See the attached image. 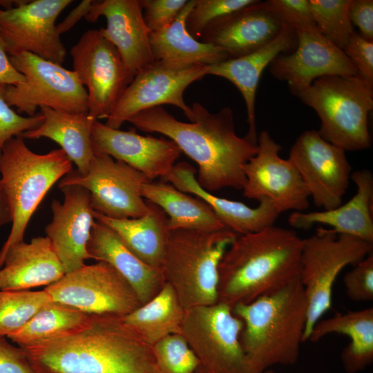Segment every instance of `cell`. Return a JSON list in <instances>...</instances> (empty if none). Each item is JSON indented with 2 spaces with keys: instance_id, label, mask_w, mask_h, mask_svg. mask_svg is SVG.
<instances>
[{
  "instance_id": "18",
  "label": "cell",
  "mask_w": 373,
  "mask_h": 373,
  "mask_svg": "<svg viewBox=\"0 0 373 373\" xmlns=\"http://www.w3.org/2000/svg\"><path fill=\"white\" fill-rule=\"evenodd\" d=\"M294 30L297 45L294 52L278 55L269 65L271 75L285 82L292 94L297 96L323 76L357 75L344 52L327 40L316 27Z\"/></svg>"
},
{
  "instance_id": "3",
  "label": "cell",
  "mask_w": 373,
  "mask_h": 373,
  "mask_svg": "<svg viewBox=\"0 0 373 373\" xmlns=\"http://www.w3.org/2000/svg\"><path fill=\"white\" fill-rule=\"evenodd\" d=\"M303 242L296 231L274 225L238 235L218 266V302L247 304L299 278Z\"/></svg>"
},
{
  "instance_id": "10",
  "label": "cell",
  "mask_w": 373,
  "mask_h": 373,
  "mask_svg": "<svg viewBox=\"0 0 373 373\" xmlns=\"http://www.w3.org/2000/svg\"><path fill=\"white\" fill-rule=\"evenodd\" d=\"M243 322L218 302L185 309L181 334L207 373H251L240 343Z\"/></svg>"
},
{
  "instance_id": "26",
  "label": "cell",
  "mask_w": 373,
  "mask_h": 373,
  "mask_svg": "<svg viewBox=\"0 0 373 373\" xmlns=\"http://www.w3.org/2000/svg\"><path fill=\"white\" fill-rule=\"evenodd\" d=\"M65 274L49 238L38 236L30 242H19L8 250L0 268V289L22 291L47 287Z\"/></svg>"
},
{
  "instance_id": "8",
  "label": "cell",
  "mask_w": 373,
  "mask_h": 373,
  "mask_svg": "<svg viewBox=\"0 0 373 373\" xmlns=\"http://www.w3.org/2000/svg\"><path fill=\"white\" fill-rule=\"evenodd\" d=\"M373 242L354 236L337 234L322 227L303 239L300 281L307 300L304 342L316 323L332 305L335 280L343 268L356 265L372 252Z\"/></svg>"
},
{
  "instance_id": "38",
  "label": "cell",
  "mask_w": 373,
  "mask_h": 373,
  "mask_svg": "<svg viewBox=\"0 0 373 373\" xmlns=\"http://www.w3.org/2000/svg\"><path fill=\"white\" fill-rule=\"evenodd\" d=\"M256 0H195V5L186 19V28L195 39L199 40L202 32L216 20Z\"/></svg>"
},
{
  "instance_id": "14",
  "label": "cell",
  "mask_w": 373,
  "mask_h": 373,
  "mask_svg": "<svg viewBox=\"0 0 373 373\" xmlns=\"http://www.w3.org/2000/svg\"><path fill=\"white\" fill-rule=\"evenodd\" d=\"M205 75L204 66L155 60L134 77L105 124L118 129L140 112L162 104L177 106L192 122L193 111L185 103L183 94L191 84Z\"/></svg>"
},
{
  "instance_id": "43",
  "label": "cell",
  "mask_w": 373,
  "mask_h": 373,
  "mask_svg": "<svg viewBox=\"0 0 373 373\" xmlns=\"http://www.w3.org/2000/svg\"><path fill=\"white\" fill-rule=\"evenodd\" d=\"M343 51L355 67L357 75L373 84V41L354 31Z\"/></svg>"
},
{
  "instance_id": "50",
  "label": "cell",
  "mask_w": 373,
  "mask_h": 373,
  "mask_svg": "<svg viewBox=\"0 0 373 373\" xmlns=\"http://www.w3.org/2000/svg\"><path fill=\"white\" fill-rule=\"evenodd\" d=\"M264 373H276V372L271 369H268Z\"/></svg>"
},
{
  "instance_id": "25",
  "label": "cell",
  "mask_w": 373,
  "mask_h": 373,
  "mask_svg": "<svg viewBox=\"0 0 373 373\" xmlns=\"http://www.w3.org/2000/svg\"><path fill=\"white\" fill-rule=\"evenodd\" d=\"M350 179L356 193L346 203L336 208L304 213L294 211L288 218L295 229H308L314 224H325L337 234L356 237L373 242V175L368 169L355 171Z\"/></svg>"
},
{
  "instance_id": "24",
  "label": "cell",
  "mask_w": 373,
  "mask_h": 373,
  "mask_svg": "<svg viewBox=\"0 0 373 373\" xmlns=\"http://www.w3.org/2000/svg\"><path fill=\"white\" fill-rule=\"evenodd\" d=\"M297 45L294 28L284 25L277 37L258 50L237 58L206 66L207 75L223 77L240 92L246 105L249 129L245 135L257 145L255 100L257 87L263 70L282 52H290Z\"/></svg>"
},
{
  "instance_id": "34",
  "label": "cell",
  "mask_w": 373,
  "mask_h": 373,
  "mask_svg": "<svg viewBox=\"0 0 373 373\" xmlns=\"http://www.w3.org/2000/svg\"><path fill=\"white\" fill-rule=\"evenodd\" d=\"M91 318L92 314L51 300L8 338L25 347L73 334L85 327Z\"/></svg>"
},
{
  "instance_id": "30",
  "label": "cell",
  "mask_w": 373,
  "mask_h": 373,
  "mask_svg": "<svg viewBox=\"0 0 373 373\" xmlns=\"http://www.w3.org/2000/svg\"><path fill=\"white\" fill-rule=\"evenodd\" d=\"M350 338L341 358L347 373L365 370L373 361V308L368 307L320 319L314 326L309 341L316 343L330 334Z\"/></svg>"
},
{
  "instance_id": "35",
  "label": "cell",
  "mask_w": 373,
  "mask_h": 373,
  "mask_svg": "<svg viewBox=\"0 0 373 373\" xmlns=\"http://www.w3.org/2000/svg\"><path fill=\"white\" fill-rule=\"evenodd\" d=\"M51 300L44 290L0 289V336L8 337L19 329Z\"/></svg>"
},
{
  "instance_id": "4",
  "label": "cell",
  "mask_w": 373,
  "mask_h": 373,
  "mask_svg": "<svg viewBox=\"0 0 373 373\" xmlns=\"http://www.w3.org/2000/svg\"><path fill=\"white\" fill-rule=\"evenodd\" d=\"M307 308L300 278L275 292L231 307L243 322L240 339L251 373L297 362Z\"/></svg>"
},
{
  "instance_id": "47",
  "label": "cell",
  "mask_w": 373,
  "mask_h": 373,
  "mask_svg": "<svg viewBox=\"0 0 373 373\" xmlns=\"http://www.w3.org/2000/svg\"><path fill=\"white\" fill-rule=\"evenodd\" d=\"M93 1L84 0L73 9L65 19L59 23L57 24V30L61 35L70 30L82 18L88 13Z\"/></svg>"
},
{
  "instance_id": "33",
  "label": "cell",
  "mask_w": 373,
  "mask_h": 373,
  "mask_svg": "<svg viewBox=\"0 0 373 373\" xmlns=\"http://www.w3.org/2000/svg\"><path fill=\"white\" fill-rule=\"evenodd\" d=\"M184 312L175 291L166 283L157 295L122 319L153 346L167 336L181 333Z\"/></svg>"
},
{
  "instance_id": "17",
  "label": "cell",
  "mask_w": 373,
  "mask_h": 373,
  "mask_svg": "<svg viewBox=\"0 0 373 373\" xmlns=\"http://www.w3.org/2000/svg\"><path fill=\"white\" fill-rule=\"evenodd\" d=\"M288 159L316 207L329 210L343 203L352 170L345 151L325 141L317 130H307L296 139Z\"/></svg>"
},
{
  "instance_id": "51",
  "label": "cell",
  "mask_w": 373,
  "mask_h": 373,
  "mask_svg": "<svg viewBox=\"0 0 373 373\" xmlns=\"http://www.w3.org/2000/svg\"><path fill=\"white\" fill-rule=\"evenodd\" d=\"M0 10H1V9H0Z\"/></svg>"
},
{
  "instance_id": "20",
  "label": "cell",
  "mask_w": 373,
  "mask_h": 373,
  "mask_svg": "<svg viewBox=\"0 0 373 373\" xmlns=\"http://www.w3.org/2000/svg\"><path fill=\"white\" fill-rule=\"evenodd\" d=\"M59 188L64 200H52V218L46 226L45 232L65 273H68L82 267L85 260L90 259L87 245L95 219L86 189L79 185Z\"/></svg>"
},
{
  "instance_id": "46",
  "label": "cell",
  "mask_w": 373,
  "mask_h": 373,
  "mask_svg": "<svg viewBox=\"0 0 373 373\" xmlns=\"http://www.w3.org/2000/svg\"><path fill=\"white\" fill-rule=\"evenodd\" d=\"M25 82V77L12 65L8 56L6 43L0 34V86H18Z\"/></svg>"
},
{
  "instance_id": "9",
  "label": "cell",
  "mask_w": 373,
  "mask_h": 373,
  "mask_svg": "<svg viewBox=\"0 0 373 373\" xmlns=\"http://www.w3.org/2000/svg\"><path fill=\"white\" fill-rule=\"evenodd\" d=\"M15 68L25 77L18 86H7L5 99L19 114L35 115L38 108L88 113V95L76 73L34 54L21 52L10 55Z\"/></svg>"
},
{
  "instance_id": "1",
  "label": "cell",
  "mask_w": 373,
  "mask_h": 373,
  "mask_svg": "<svg viewBox=\"0 0 373 373\" xmlns=\"http://www.w3.org/2000/svg\"><path fill=\"white\" fill-rule=\"evenodd\" d=\"M191 108L192 122L179 121L162 106L144 110L128 122L140 131L160 133L173 141L197 164L196 180L207 191L242 190L245 165L256 153L257 145L236 134L231 108L211 113L195 102Z\"/></svg>"
},
{
  "instance_id": "22",
  "label": "cell",
  "mask_w": 373,
  "mask_h": 373,
  "mask_svg": "<svg viewBox=\"0 0 373 373\" xmlns=\"http://www.w3.org/2000/svg\"><path fill=\"white\" fill-rule=\"evenodd\" d=\"M283 26L266 1L256 0L209 24L199 40L237 58L269 44Z\"/></svg>"
},
{
  "instance_id": "19",
  "label": "cell",
  "mask_w": 373,
  "mask_h": 373,
  "mask_svg": "<svg viewBox=\"0 0 373 373\" xmlns=\"http://www.w3.org/2000/svg\"><path fill=\"white\" fill-rule=\"evenodd\" d=\"M91 143L94 153L106 154L122 162L150 180L165 177L182 153L170 139L142 135L135 128H113L99 120L93 123Z\"/></svg>"
},
{
  "instance_id": "2",
  "label": "cell",
  "mask_w": 373,
  "mask_h": 373,
  "mask_svg": "<svg viewBox=\"0 0 373 373\" xmlns=\"http://www.w3.org/2000/svg\"><path fill=\"white\" fill-rule=\"evenodd\" d=\"M21 348L38 373H157L153 347L114 315L92 314L73 334Z\"/></svg>"
},
{
  "instance_id": "16",
  "label": "cell",
  "mask_w": 373,
  "mask_h": 373,
  "mask_svg": "<svg viewBox=\"0 0 373 373\" xmlns=\"http://www.w3.org/2000/svg\"><path fill=\"white\" fill-rule=\"evenodd\" d=\"M73 1H23L0 10V34L10 55L27 52L57 64L64 61L66 50L56 20Z\"/></svg>"
},
{
  "instance_id": "29",
  "label": "cell",
  "mask_w": 373,
  "mask_h": 373,
  "mask_svg": "<svg viewBox=\"0 0 373 373\" xmlns=\"http://www.w3.org/2000/svg\"><path fill=\"white\" fill-rule=\"evenodd\" d=\"M146 200L148 211L137 218L112 219L95 211L94 217L112 229L140 260L161 269L170 232L169 218L160 207Z\"/></svg>"
},
{
  "instance_id": "32",
  "label": "cell",
  "mask_w": 373,
  "mask_h": 373,
  "mask_svg": "<svg viewBox=\"0 0 373 373\" xmlns=\"http://www.w3.org/2000/svg\"><path fill=\"white\" fill-rule=\"evenodd\" d=\"M142 195L165 212L170 231L191 229L211 231L227 229L204 200L180 191L169 182L149 181L143 185Z\"/></svg>"
},
{
  "instance_id": "52",
  "label": "cell",
  "mask_w": 373,
  "mask_h": 373,
  "mask_svg": "<svg viewBox=\"0 0 373 373\" xmlns=\"http://www.w3.org/2000/svg\"><path fill=\"white\" fill-rule=\"evenodd\" d=\"M38 373V372H37Z\"/></svg>"
},
{
  "instance_id": "49",
  "label": "cell",
  "mask_w": 373,
  "mask_h": 373,
  "mask_svg": "<svg viewBox=\"0 0 373 373\" xmlns=\"http://www.w3.org/2000/svg\"><path fill=\"white\" fill-rule=\"evenodd\" d=\"M195 373H207L200 367H198Z\"/></svg>"
},
{
  "instance_id": "23",
  "label": "cell",
  "mask_w": 373,
  "mask_h": 373,
  "mask_svg": "<svg viewBox=\"0 0 373 373\" xmlns=\"http://www.w3.org/2000/svg\"><path fill=\"white\" fill-rule=\"evenodd\" d=\"M196 173L192 165L181 162L175 164L162 179L180 191L204 200L222 224L238 235L258 232L274 225L280 213L270 200L262 199L258 207L252 208L241 202L218 197L198 184Z\"/></svg>"
},
{
  "instance_id": "5",
  "label": "cell",
  "mask_w": 373,
  "mask_h": 373,
  "mask_svg": "<svg viewBox=\"0 0 373 373\" xmlns=\"http://www.w3.org/2000/svg\"><path fill=\"white\" fill-rule=\"evenodd\" d=\"M238 235L229 229L170 231L161 270L184 309L218 303V266Z\"/></svg>"
},
{
  "instance_id": "21",
  "label": "cell",
  "mask_w": 373,
  "mask_h": 373,
  "mask_svg": "<svg viewBox=\"0 0 373 373\" xmlns=\"http://www.w3.org/2000/svg\"><path fill=\"white\" fill-rule=\"evenodd\" d=\"M100 17L106 20V27L100 28L103 35L117 48L131 75L135 77L155 61L151 31L144 22L140 0L93 1L85 19L95 22Z\"/></svg>"
},
{
  "instance_id": "37",
  "label": "cell",
  "mask_w": 373,
  "mask_h": 373,
  "mask_svg": "<svg viewBox=\"0 0 373 373\" xmlns=\"http://www.w3.org/2000/svg\"><path fill=\"white\" fill-rule=\"evenodd\" d=\"M157 373H195L199 361L181 334L161 339L153 346Z\"/></svg>"
},
{
  "instance_id": "7",
  "label": "cell",
  "mask_w": 373,
  "mask_h": 373,
  "mask_svg": "<svg viewBox=\"0 0 373 373\" xmlns=\"http://www.w3.org/2000/svg\"><path fill=\"white\" fill-rule=\"evenodd\" d=\"M298 97L313 108L325 141L344 151H361L371 145L367 119L373 108V84L358 75H329L314 80Z\"/></svg>"
},
{
  "instance_id": "31",
  "label": "cell",
  "mask_w": 373,
  "mask_h": 373,
  "mask_svg": "<svg viewBox=\"0 0 373 373\" xmlns=\"http://www.w3.org/2000/svg\"><path fill=\"white\" fill-rule=\"evenodd\" d=\"M195 0L188 1L178 17L169 26L151 32L150 44L155 60H165L204 66L229 59L221 49L195 39L186 28V19Z\"/></svg>"
},
{
  "instance_id": "13",
  "label": "cell",
  "mask_w": 373,
  "mask_h": 373,
  "mask_svg": "<svg viewBox=\"0 0 373 373\" xmlns=\"http://www.w3.org/2000/svg\"><path fill=\"white\" fill-rule=\"evenodd\" d=\"M151 181L128 164L103 153H94L88 172L77 170L63 177L59 187L79 185L90 193L93 211L117 220L137 218L148 211L142 195L143 185Z\"/></svg>"
},
{
  "instance_id": "44",
  "label": "cell",
  "mask_w": 373,
  "mask_h": 373,
  "mask_svg": "<svg viewBox=\"0 0 373 373\" xmlns=\"http://www.w3.org/2000/svg\"><path fill=\"white\" fill-rule=\"evenodd\" d=\"M0 373H37L23 350L0 336Z\"/></svg>"
},
{
  "instance_id": "41",
  "label": "cell",
  "mask_w": 373,
  "mask_h": 373,
  "mask_svg": "<svg viewBox=\"0 0 373 373\" xmlns=\"http://www.w3.org/2000/svg\"><path fill=\"white\" fill-rule=\"evenodd\" d=\"M144 22L151 32L170 25L186 4V0H140Z\"/></svg>"
},
{
  "instance_id": "48",
  "label": "cell",
  "mask_w": 373,
  "mask_h": 373,
  "mask_svg": "<svg viewBox=\"0 0 373 373\" xmlns=\"http://www.w3.org/2000/svg\"><path fill=\"white\" fill-rule=\"evenodd\" d=\"M12 222V213L10 202L0 180V229Z\"/></svg>"
},
{
  "instance_id": "12",
  "label": "cell",
  "mask_w": 373,
  "mask_h": 373,
  "mask_svg": "<svg viewBox=\"0 0 373 373\" xmlns=\"http://www.w3.org/2000/svg\"><path fill=\"white\" fill-rule=\"evenodd\" d=\"M44 290L52 300L88 314L122 317L142 305L128 281L103 261L66 273Z\"/></svg>"
},
{
  "instance_id": "36",
  "label": "cell",
  "mask_w": 373,
  "mask_h": 373,
  "mask_svg": "<svg viewBox=\"0 0 373 373\" xmlns=\"http://www.w3.org/2000/svg\"><path fill=\"white\" fill-rule=\"evenodd\" d=\"M309 2L318 30L327 40L343 50L354 32L349 13L350 0H309Z\"/></svg>"
},
{
  "instance_id": "39",
  "label": "cell",
  "mask_w": 373,
  "mask_h": 373,
  "mask_svg": "<svg viewBox=\"0 0 373 373\" xmlns=\"http://www.w3.org/2000/svg\"><path fill=\"white\" fill-rule=\"evenodd\" d=\"M6 86H0V158L3 149L9 140L37 128L44 119L40 113L34 116H23L12 109L5 99Z\"/></svg>"
},
{
  "instance_id": "27",
  "label": "cell",
  "mask_w": 373,
  "mask_h": 373,
  "mask_svg": "<svg viewBox=\"0 0 373 373\" xmlns=\"http://www.w3.org/2000/svg\"><path fill=\"white\" fill-rule=\"evenodd\" d=\"M90 259L113 267L131 285L142 305L162 289L166 283L161 269L151 267L134 254L117 234L95 220L87 245Z\"/></svg>"
},
{
  "instance_id": "11",
  "label": "cell",
  "mask_w": 373,
  "mask_h": 373,
  "mask_svg": "<svg viewBox=\"0 0 373 373\" xmlns=\"http://www.w3.org/2000/svg\"><path fill=\"white\" fill-rule=\"evenodd\" d=\"M70 53L73 70L87 92L88 115L106 119L134 77L101 29L86 31Z\"/></svg>"
},
{
  "instance_id": "42",
  "label": "cell",
  "mask_w": 373,
  "mask_h": 373,
  "mask_svg": "<svg viewBox=\"0 0 373 373\" xmlns=\"http://www.w3.org/2000/svg\"><path fill=\"white\" fill-rule=\"evenodd\" d=\"M266 2L283 25L294 30L316 27L309 0H268Z\"/></svg>"
},
{
  "instance_id": "40",
  "label": "cell",
  "mask_w": 373,
  "mask_h": 373,
  "mask_svg": "<svg viewBox=\"0 0 373 373\" xmlns=\"http://www.w3.org/2000/svg\"><path fill=\"white\" fill-rule=\"evenodd\" d=\"M346 294L352 300L373 299V253L354 265L343 278Z\"/></svg>"
},
{
  "instance_id": "28",
  "label": "cell",
  "mask_w": 373,
  "mask_h": 373,
  "mask_svg": "<svg viewBox=\"0 0 373 373\" xmlns=\"http://www.w3.org/2000/svg\"><path fill=\"white\" fill-rule=\"evenodd\" d=\"M44 119L37 128L22 134L23 139L48 138L57 143L77 166V171L86 174L94 157L91 131L94 122L88 113H71L42 106Z\"/></svg>"
},
{
  "instance_id": "15",
  "label": "cell",
  "mask_w": 373,
  "mask_h": 373,
  "mask_svg": "<svg viewBox=\"0 0 373 373\" xmlns=\"http://www.w3.org/2000/svg\"><path fill=\"white\" fill-rule=\"evenodd\" d=\"M282 146L267 131L257 138L256 153L245 165L242 194L258 202L270 200L278 212L303 211L309 206V191L289 159L279 155Z\"/></svg>"
},
{
  "instance_id": "6",
  "label": "cell",
  "mask_w": 373,
  "mask_h": 373,
  "mask_svg": "<svg viewBox=\"0 0 373 373\" xmlns=\"http://www.w3.org/2000/svg\"><path fill=\"white\" fill-rule=\"evenodd\" d=\"M72 171L73 162L61 149L38 154L21 135L6 144L0 158V180L10 202L12 222L0 250V268L8 250L23 241L28 222L50 189Z\"/></svg>"
},
{
  "instance_id": "45",
  "label": "cell",
  "mask_w": 373,
  "mask_h": 373,
  "mask_svg": "<svg viewBox=\"0 0 373 373\" xmlns=\"http://www.w3.org/2000/svg\"><path fill=\"white\" fill-rule=\"evenodd\" d=\"M350 18L365 39L373 41V1L350 0Z\"/></svg>"
}]
</instances>
